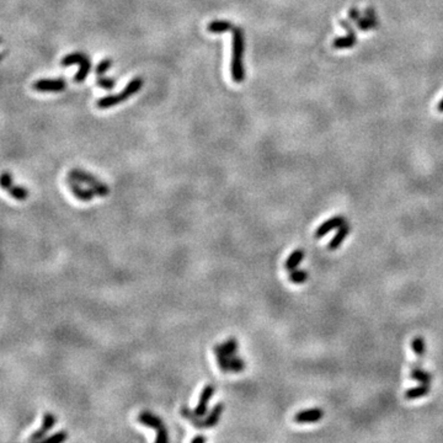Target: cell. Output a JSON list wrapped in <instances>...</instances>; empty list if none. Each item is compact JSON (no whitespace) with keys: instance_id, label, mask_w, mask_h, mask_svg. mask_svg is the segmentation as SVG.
<instances>
[{"instance_id":"6da1fadb","label":"cell","mask_w":443,"mask_h":443,"mask_svg":"<svg viewBox=\"0 0 443 443\" xmlns=\"http://www.w3.org/2000/svg\"><path fill=\"white\" fill-rule=\"evenodd\" d=\"M233 32V41H231V63H230V73L231 79L234 83L240 84L245 79V70H244L243 57L244 49H245V37L241 27H234L231 30Z\"/></svg>"},{"instance_id":"7a4b0ae2","label":"cell","mask_w":443,"mask_h":443,"mask_svg":"<svg viewBox=\"0 0 443 443\" xmlns=\"http://www.w3.org/2000/svg\"><path fill=\"white\" fill-rule=\"evenodd\" d=\"M143 84H144V80H143L140 76H137V78L132 79L120 94L102 96L101 98H98L97 102H96V106H97L98 108H101V110H105V108H110L112 107V106L120 105L123 101L128 100L130 96L135 95V94L142 89Z\"/></svg>"},{"instance_id":"3957f363","label":"cell","mask_w":443,"mask_h":443,"mask_svg":"<svg viewBox=\"0 0 443 443\" xmlns=\"http://www.w3.org/2000/svg\"><path fill=\"white\" fill-rule=\"evenodd\" d=\"M138 421H139L140 425L155 430L157 435H155L154 441L157 443H165L169 441V435H167V430L164 425V421L159 416L154 415L150 411H142L138 415Z\"/></svg>"},{"instance_id":"277c9868","label":"cell","mask_w":443,"mask_h":443,"mask_svg":"<svg viewBox=\"0 0 443 443\" xmlns=\"http://www.w3.org/2000/svg\"><path fill=\"white\" fill-rule=\"evenodd\" d=\"M61 64L63 66H69V65H73V64H78L79 70H78V73L74 75V81H75V83H83L91 70L90 58H89V57L84 53L68 54V56L63 57V59L61 61Z\"/></svg>"},{"instance_id":"5b68a950","label":"cell","mask_w":443,"mask_h":443,"mask_svg":"<svg viewBox=\"0 0 443 443\" xmlns=\"http://www.w3.org/2000/svg\"><path fill=\"white\" fill-rule=\"evenodd\" d=\"M68 176L71 177V179L76 180V181L81 182V184L89 185V187H90V189L95 192V194H97V196H100V197L107 196L108 192H110V189H108L107 185L103 184V182L100 181V180H97V177L94 176L93 174L84 171V170L73 169L70 172H69Z\"/></svg>"},{"instance_id":"8992f818","label":"cell","mask_w":443,"mask_h":443,"mask_svg":"<svg viewBox=\"0 0 443 443\" xmlns=\"http://www.w3.org/2000/svg\"><path fill=\"white\" fill-rule=\"evenodd\" d=\"M66 83L63 78L39 79L32 84V89L39 93H59L65 89Z\"/></svg>"},{"instance_id":"52a82bcc","label":"cell","mask_w":443,"mask_h":443,"mask_svg":"<svg viewBox=\"0 0 443 443\" xmlns=\"http://www.w3.org/2000/svg\"><path fill=\"white\" fill-rule=\"evenodd\" d=\"M339 22L342 27H345V29L348 31V34H347V36L337 37V38H335V41L332 42V47H334L335 49L351 48V47H353L354 44L357 43L356 32H354L353 29H352L351 24H349L348 21H346V20L341 19Z\"/></svg>"},{"instance_id":"ba28073f","label":"cell","mask_w":443,"mask_h":443,"mask_svg":"<svg viewBox=\"0 0 443 443\" xmlns=\"http://www.w3.org/2000/svg\"><path fill=\"white\" fill-rule=\"evenodd\" d=\"M56 416L52 412L47 411L43 413V418H42V426L41 428L36 430L34 432H32V435L29 437L30 442H38V441H43L46 437L47 433L54 427L56 425Z\"/></svg>"},{"instance_id":"9c48e42d","label":"cell","mask_w":443,"mask_h":443,"mask_svg":"<svg viewBox=\"0 0 443 443\" xmlns=\"http://www.w3.org/2000/svg\"><path fill=\"white\" fill-rule=\"evenodd\" d=\"M214 391H216V388H214V385H212V384H207V385H204V388L202 389L201 394H199L198 403H197V406L194 408V412H196V415H198L199 417H203V416H206L207 412H208V404L209 401H211L212 396H213Z\"/></svg>"},{"instance_id":"30bf717a","label":"cell","mask_w":443,"mask_h":443,"mask_svg":"<svg viewBox=\"0 0 443 443\" xmlns=\"http://www.w3.org/2000/svg\"><path fill=\"white\" fill-rule=\"evenodd\" d=\"M66 184H68L69 190L71 191V193L75 196V198H78L79 201H83V202H89L94 198L95 196V192L89 187V189H84L81 186V182L76 181V180L71 179V177L68 176L66 179Z\"/></svg>"},{"instance_id":"8fae6325","label":"cell","mask_w":443,"mask_h":443,"mask_svg":"<svg viewBox=\"0 0 443 443\" xmlns=\"http://www.w3.org/2000/svg\"><path fill=\"white\" fill-rule=\"evenodd\" d=\"M345 223H346V219H345L342 216L331 217V218L327 219L326 222H324V223H322L321 225H320L319 228L315 230V238H317V239L322 238V236L326 235L329 231L340 228V226L344 225Z\"/></svg>"},{"instance_id":"7c38bea8","label":"cell","mask_w":443,"mask_h":443,"mask_svg":"<svg viewBox=\"0 0 443 443\" xmlns=\"http://www.w3.org/2000/svg\"><path fill=\"white\" fill-rule=\"evenodd\" d=\"M322 416H324V412H322L321 409H308V410H302L295 413L294 421L297 423L316 422V421L321 420Z\"/></svg>"},{"instance_id":"4fadbf2b","label":"cell","mask_w":443,"mask_h":443,"mask_svg":"<svg viewBox=\"0 0 443 443\" xmlns=\"http://www.w3.org/2000/svg\"><path fill=\"white\" fill-rule=\"evenodd\" d=\"M224 410V404L223 403H218L213 406L211 411H209L208 415L204 417L203 420V425L204 428H212L214 426L218 425L219 420L222 417V413H223Z\"/></svg>"},{"instance_id":"5bb4252c","label":"cell","mask_w":443,"mask_h":443,"mask_svg":"<svg viewBox=\"0 0 443 443\" xmlns=\"http://www.w3.org/2000/svg\"><path fill=\"white\" fill-rule=\"evenodd\" d=\"M214 356H216L217 362H218V367L223 373L226 372H230V364H229V356L225 353V351L223 349L222 344H216L213 347Z\"/></svg>"},{"instance_id":"9a60e30c","label":"cell","mask_w":443,"mask_h":443,"mask_svg":"<svg viewBox=\"0 0 443 443\" xmlns=\"http://www.w3.org/2000/svg\"><path fill=\"white\" fill-rule=\"evenodd\" d=\"M410 377L411 379L420 381L421 384H430L431 380H432V376H431L427 371L422 369L421 363H418V362H415V363H412V366H411Z\"/></svg>"},{"instance_id":"2e32d148","label":"cell","mask_w":443,"mask_h":443,"mask_svg":"<svg viewBox=\"0 0 443 443\" xmlns=\"http://www.w3.org/2000/svg\"><path fill=\"white\" fill-rule=\"evenodd\" d=\"M377 25H378V21H377L376 11H374L372 7H368V9H367L366 16L361 17V19L357 21V26H358L362 31H368L369 29L376 27Z\"/></svg>"},{"instance_id":"e0dca14e","label":"cell","mask_w":443,"mask_h":443,"mask_svg":"<svg viewBox=\"0 0 443 443\" xmlns=\"http://www.w3.org/2000/svg\"><path fill=\"white\" fill-rule=\"evenodd\" d=\"M348 233H349L348 223H345L344 225L340 226L339 231H337V233L335 234L334 238H332L331 241H330V243H329V246H327V248H329V250H331V251L337 250V249H339L340 246H341V244L345 241L346 236L348 235Z\"/></svg>"},{"instance_id":"ac0fdd59","label":"cell","mask_w":443,"mask_h":443,"mask_svg":"<svg viewBox=\"0 0 443 443\" xmlns=\"http://www.w3.org/2000/svg\"><path fill=\"white\" fill-rule=\"evenodd\" d=\"M180 413H181L182 417L186 418L187 421H190L191 425L193 426L194 428H198V430L204 428L203 420H202L198 415H196L194 410H191V409L187 408V406H181V409H180Z\"/></svg>"},{"instance_id":"d6986e66","label":"cell","mask_w":443,"mask_h":443,"mask_svg":"<svg viewBox=\"0 0 443 443\" xmlns=\"http://www.w3.org/2000/svg\"><path fill=\"white\" fill-rule=\"evenodd\" d=\"M234 29L233 24L230 21H225V20H214V21H211L207 26V30H208L211 33H224V32H228L231 31Z\"/></svg>"},{"instance_id":"ffe728a7","label":"cell","mask_w":443,"mask_h":443,"mask_svg":"<svg viewBox=\"0 0 443 443\" xmlns=\"http://www.w3.org/2000/svg\"><path fill=\"white\" fill-rule=\"evenodd\" d=\"M303 257H304V251L302 249H297V250L293 251L292 253L289 255V257L287 258L285 263V268L287 271H293L299 266V263L302 262Z\"/></svg>"},{"instance_id":"44dd1931","label":"cell","mask_w":443,"mask_h":443,"mask_svg":"<svg viewBox=\"0 0 443 443\" xmlns=\"http://www.w3.org/2000/svg\"><path fill=\"white\" fill-rule=\"evenodd\" d=\"M428 393H430V385L428 384H422L420 386H416V388H411L409 390H406L405 399H408V400H415V399L426 396Z\"/></svg>"},{"instance_id":"7402d4cb","label":"cell","mask_w":443,"mask_h":443,"mask_svg":"<svg viewBox=\"0 0 443 443\" xmlns=\"http://www.w3.org/2000/svg\"><path fill=\"white\" fill-rule=\"evenodd\" d=\"M411 348H412V351L415 352V354L417 356L418 363H422L423 358H425V353H426L425 340L420 336L415 337V339L411 341Z\"/></svg>"},{"instance_id":"603a6c76","label":"cell","mask_w":443,"mask_h":443,"mask_svg":"<svg viewBox=\"0 0 443 443\" xmlns=\"http://www.w3.org/2000/svg\"><path fill=\"white\" fill-rule=\"evenodd\" d=\"M6 191L9 192L10 196L14 199H16V201H26L27 197H29V191H27L24 186L11 185Z\"/></svg>"},{"instance_id":"cb8c5ba5","label":"cell","mask_w":443,"mask_h":443,"mask_svg":"<svg viewBox=\"0 0 443 443\" xmlns=\"http://www.w3.org/2000/svg\"><path fill=\"white\" fill-rule=\"evenodd\" d=\"M289 281L295 285H300V283H304L308 280V272L304 270H293L290 271L289 276H288Z\"/></svg>"},{"instance_id":"d4e9b609","label":"cell","mask_w":443,"mask_h":443,"mask_svg":"<svg viewBox=\"0 0 443 443\" xmlns=\"http://www.w3.org/2000/svg\"><path fill=\"white\" fill-rule=\"evenodd\" d=\"M222 346H223V349L225 351V353L230 357L238 352L239 342L238 340L234 339V337H230V339H228L226 341H224L223 344H222Z\"/></svg>"},{"instance_id":"484cf974","label":"cell","mask_w":443,"mask_h":443,"mask_svg":"<svg viewBox=\"0 0 443 443\" xmlns=\"http://www.w3.org/2000/svg\"><path fill=\"white\" fill-rule=\"evenodd\" d=\"M229 364H230V372L239 373V372H243L245 369V362H244L243 358L236 356V354H233V356L229 357Z\"/></svg>"},{"instance_id":"4316f807","label":"cell","mask_w":443,"mask_h":443,"mask_svg":"<svg viewBox=\"0 0 443 443\" xmlns=\"http://www.w3.org/2000/svg\"><path fill=\"white\" fill-rule=\"evenodd\" d=\"M112 59L111 58H105L103 59V61H101L100 63L97 64V66H96V69H95V74L97 76H101V75H103V74L106 73V71L108 70V69L111 68V66H112Z\"/></svg>"},{"instance_id":"83f0119b","label":"cell","mask_w":443,"mask_h":443,"mask_svg":"<svg viewBox=\"0 0 443 443\" xmlns=\"http://www.w3.org/2000/svg\"><path fill=\"white\" fill-rule=\"evenodd\" d=\"M96 83H97L98 86H101L102 89H105V90H112L113 86H115V84H116V81L113 78H107V76L101 75V76H98V79L96 80Z\"/></svg>"},{"instance_id":"f1b7e54d","label":"cell","mask_w":443,"mask_h":443,"mask_svg":"<svg viewBox=\"0 0 443 443\" xmlns=\"http://www.w3.org/2000/svg\"><path fill=\"white\" fill-rule=\"evenodd\" d=\"M66 438H68V432L65 430H61L54 435L49 436V437H44L43 441H46V442H64Z\"/></svg>"},{"instance_id":"f546056e","label":"cell","mask_w":443,"mask_h":443,"mask_svg":"<svg viewBox=\"0 0 443 443\" xmlns=\"http://www.w3.org/2000/svg\"><path fill=\"white\" fill-rule=\"evenodd\" d=\"M12 185V176L10 172H2L1 175V187L4 190H7Z\"/></svg>"},{"instance_id":"4dcf8cb0","label":"cell","mask_w":443,"mask_h":443,"mask_svg":"<svg viewBox=\"0 0 443 443\" xmlns=\"http://www.w3.org/2000/svg\"><path fill=\"white\" fill-rule=\"evenodd\" d=\"M348 16L352 21H358L361 19V15H359V11L357 7H351V10L348 11Z\"/></svg>"},{"instance_id":"1f68e13d","label":"cell","mask_w":443,"mask_h":443,"mask_svg":"<svg viewBox=\"0 0 443 443\" xmlns=\"http://www.w3.org/2000/svg\"><path fill=\"white\" fill-rule=\"evenodd\" d=\"M207 441V438L204 437V436H196V437H193L191 440V442L192 443H203V442H206Z\"/></svg>"},{"instance_id":"d6a6232c","label":"cell","mask_w":443,"mask_h":443,"mask_svg":"<svg viewBox=\"0 0 443 443\" xmlns=\"http://www.w3.org/2000/svg\"><path fill=\"white\" fill-rule=\"evenodd\" d=\"M437 111H438V112L443 113V98L440 101V103H438V105H437Z\"/></svg>"}]
</instances>
